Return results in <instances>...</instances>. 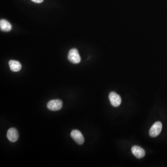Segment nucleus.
I'll use <instances>...</instances> for the list:
<instances>
[{"mask_svg": "<svg viewBox=\"0 0 167 167\" xmlns=\"http://www.w3.org/2000/svg\"><path fill=\"white\" fill-rule=\"evenodd\" d=\"M71 136L74 141L79 145H82L85 142V139L82 134L80 131L77 130H72L71 133Z\"/></svg>", "mask_w": 167, "mask_h": 167, "instance_id": "obj_4", "label": "nucleus"}, {"mask_svg": "<svg viewBox=\"0 0 167 167\" xmlns=\"http://www.w3.org/2000/svg\"><path fill=\"white\" fill-rule=\"evenodd\" d=\"M63 102L60 99H53L48 102L47 107L50 111H58L61 109Z\"/></svg>", "mask_w": 167, "mask_h": 167, "instance_id": "obj_3", "label": "nucleus"}, {"mask_svg": "<svg viewBox=\"0 0 167 167\" xmlns=\"http://www.w3.org/2000/svg\"><path fill=\"white\" fill-rule=\"evenodd\" d=\"M9 66L12 72H19L22 69V65L18 61L11 60L9 61Z\"/></svg>", "mask_w": 167, "mask_h": 167, "instance_id": "obj_8", "label": "nucleus"}, {"mask_svg": "<svg viewBox=\"0 0 167 167\" xmlns=\"http://www.w3.org/2000/svg\"><path fill=\"white\" fill-rule=\"evenodd\" d=\"M0 27L1 30L3 31L9 32L12 30V27L8 21L2 19L0 21Z\"/></svg>", "mask_w": 167, "mask_h": 167, "instance_id": "obj_9", "label": "nucleus"}, {"mask_svg": "<svg viewBox=\"0 0 167 167\" xmlns=\"http://www.w3.org/2000/svg\"><path fill=\"white\" fill-rule=\"evenodd\" d=\"M109 99L111 104L115 107H119L121 104V98L116 92H111L109 95Z\"/></svg>", "mask_w": 167, "mask_h": 167, "instance_id": "obj_5", "label": "nucleus"}, {"mask_svg": "<svg viewBox=\"0 0 167 167\" xmlns=\"http://www.w3.org/2000/svg\"><path fill=\"white\" fill-rule=\"evenodd\" d=\"M131 152L137 158H142L145 155V151L142 148L138 146H134L131 148Z\"/></svg>", "mask_w": 167, "mask_h": 167, "instance_id": "obj_7", "label": "nucleus"}, {"mask_svg": "<svg viewBox=\"0 0 167 167\" xmlns=\"http://www.w3.org/2000/svg\"><path fill=\"white\" fill-rule=\"evenodd\" d=\"M162 124L160 122H156L150 129L149 135L150 137H155L158 136L162 130Z\"/></svg>", "mask_w": 167, "mask_h": 167, "instance_id": "obj_2", "label": "nucleus"}, {"mask_svg": "<svg viewBox=\"0 0 167 167\" xmlns=\"http://www.w3.org/2000/svg\"><path fill=\"white\" fill-rule=\"evenodd\" d=\"M31 1L33 2L37 3V4H40V3L42 2L44 0H31Z\"/></svg>", "mask_w": 167, "mask_h": 167, "instance_id": "obj_10", "label": "nucleus"}, {"mask_svg": "<svg viewBox=\"0 0 167 167\" xmlns=\"http://www.w3.org/2000/svg\"><path fill=\"white\" fill-rule=\"evenodd\" d=\"M68 59L73 64H78L81 61V57L78 51L76 48L71 49L68 55Z\"/></svg>", "mask_w": 167, "mask_h": 167, "instance_id": "obj_1", "label": "nucleus"}, {"mask_svg": "<svg viewBox=\"0 0 167 167\" xmlns=\"http://www.w3.org/2000/svg\"><path fill=\"white\" fill-rule=\"evenodd\" d=\"M7 137L9 141L14 143L17 141L19 138V133L17 130L14 128H11L8 130Z\"/></svg>", "mask_w": 167, "mask_h": 167, "instance_id": "obj_6", "label": "nucleus"}]
</instances>
